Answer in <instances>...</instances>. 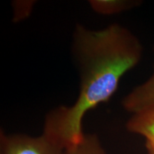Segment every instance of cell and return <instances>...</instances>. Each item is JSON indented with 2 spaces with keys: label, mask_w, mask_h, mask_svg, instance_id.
I'll return each instance as SVG.
<instances>
[{
  "label": "cell",
  "mask_w": 154,
  "mask_h": 154,
  "mask_svg": "<svg viewBox=\"0 0 154 154\" xmlns=\"http://www.w3.org/2000/svg\"><path fill=\"white\" fill-rule=\"evenodd\" d=\"M72 51L80 77L79 96L72 106L49 112L43 130L65 150L82 141L84 116L111 99L122 77L140 61L143 47L131 32L119 24L100 30L77 25Z\"/></svg>",
  "instance_id": "obj_1"
},
{
  "label": "cell",
  "mask_w": 154,
  "mask_h": 154,
  "mask_svg": "<svg viewBox=\"0 0 154 154\" xmlns=\"http://www.w3.org/2000/svg\"><path fill=\"white\" fill-rule=\"evenodd\" d=\"M58 142L42 134L38 136L26 134H0V154H64Z\"/></svg>",
  "instance_id": "obj_2"
},
{
  "label": "cell",
  "mask_w": 154,
  "mask_h": 154,
  "mask_svg": "<svg viewBox=\"0 0 154 154\" xmlns=\"http://www.w3.org/2000/svg\"><path fill=\"white\" fill-rule=\"evenodd\" d=\"M122 104L133 114L154 106V72L146 82L134 88L123 99Z\"/></svg>",
  "instance_id": "obj_3"
},
{
  "label": "cell",
  "mask_w": 154,
  "mask_h": 154,
  "mask_svg": "<svg viewBox=\"0 0 154 154\" xmlns=\"http://www.w3.org/2000/svg\"><path fill=\"white\" fill-rule=\"evenodd\" d=\"M126 128L130 132L144 136L146 140H154V106L133 114Z\"/></svg>",
  "instance_id": "obj_4"
},
{
  "label": "cell",
  "mask_w": 154,
  "mask_h": 154,
  "mask_svg": "<svg viewBox=\"0 0 154 154\" xmlns=\"http://www.w3.org/2000/svg\"><path fill=\"white\" fill-rule=\"evenodd\" d=\"M139 2L128 0H91L89 5L94 11L103 15H113L133 8Z\"/></svg>",
  "instance_id": "obj_5"
},
{
  "label": "cell",
  "mask_w": 154,
  "mask_h": 154,
  "mask_svg": "<svg viewBox=\"0 0 154 154\" xmlns=\"http://www.w3.org/2000/svg\"><path fill=\"white\" fill-rule=\"evenodd\" d=\"M64 154H108L96 134H85L77 145L65 150Z\"/></svg>",
  "instance_id": "obj_6"
},
{
  "label": "cell",
  "mask_w": 154,
  "mask_h": 154,
  "mask_svg": "<svg viewBox=\"0 0 154 154\" xmlns=\"http://www.w3.org/2000/svg\"><path fill=\"white\" fill-rule=\"evenodd\" d=\"M146 147L149 154H154V140H146Z\"/></svg>",
  "instance_id": "obj_7"
}]
</instances>
